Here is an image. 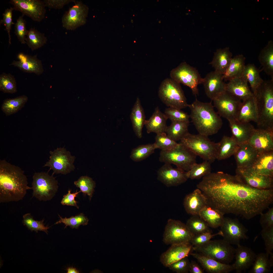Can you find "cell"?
Instances as JSON below:
<instances>
[{
  "instance_id": "11",
  "label": "cell",
  "mask_w": 273,
  "mask_h": 273,
  "mask_svg": "<svg viewBox=\"0 0 273 273\" xmlns=\"http://www.w3.org/2000/svg\"><path fill=\"white\" fill-rule=\"evenodd\" d=\"M50 156L49 161L44 167H48L54 173L66 174L75 169L73 163L75 158L70 152L64 148H57L50 152Z\"/></svg>"
},
{
  "instance_id": "46",
  "label": "cell",
  "mask_w": 273,
  "mask_h": 273,
  "mask_svg": "<svg viewBox=\"0 0 273 273\" xmlns=\"http://www.w3.org/2000/svg\"><path fill=\"white\" fill-rule=\"evenodd\" d=\"M154 143L157 149L163 151L171 150L177 148L180 145L179 143H177L169 137L165 132L156 134Z\"/></svg>"
},
{
  "instance_id": "55",
  "label": "cell",
  "mask_w": 273,
  "mask_h": 273,
  "mask_svg": "<svg viewBox=\"0 0 273 273\" xmlns=\"http://www.w3.org/2000/svg\"><path fill=\"white\" fill-rule=\"evenodd\" d=\"M13 10V8L11 7L6 9L3 14V19L0 21V24H2L4 26L5 28V30L8 34L9 45L11 43L10 31L11 27L12 25L15 24L12 20V11Z\"/></svg>"
},
{
  "instance_id": "58",
  "label": "cell",
  "mask_w": 273,
  "mask_h": 273,
  "mask_svg": "<svg viewBox=\"0 0 273 273\" xmlns=\"http://www.w3.org/2000/svg\"><path fill=\"white\" fill-rule=\"evenodd\" d=\"M75 0H44L43 1L46 7L50 8L60 9L65 5L71 2H76Z\"/></svg>"
},
{
  "instance_id": "7",
  "label": "cell",
  "mask_w": 273,
  "mask_h": 273,
  "mask_svg": "<svg viewBox=\"0 0 273 273\" xmlns=\"http://www.w3.org/2000/svg\"><path fill=\"white\" fill-rule=\"evenodd\" d=\"M194 250L222 263L229 264L234 257L235 249L224 239L210 240L194 247Z\"/></svg>"
},
{
  "instance_id": "54",
  "label": "cell",
  "mask_w": 273,
  "mask_h": 273,
  "mask_svg": "<svg viewBox=\"0 0 273 273\" xmlns=\"http://www.w3.org/2000/svg\"><path fill=\"white\" fill-rule=\"evenodd\" d=\"M190 263L186 257L172 264L168 267L177 273H188L189 272Z\"/></svg>"
},
{
  "instance_id": "28",
  "label": "cell",
  "mask_w": 273,
  "mask_h": 273,
  "mask_svg": "<svg viewBox=\"0 0 273 273\" xmlns=\"http://www.w3.org/2000/svg\"><path fill=\"white\" fill-rule=\"evenodd\" d=\"M258 154L257 151L248 143L240 145L234 155L237 168H244L251 167Z\"/></svg>"
},
{
  "instance_id": "34",
  "label": "cell",
  "mask_w": 273,
  "mask_h": 273,
  "mask_svg": "<svg viewBox=\"0 0 273 273\" xmlns=\"http://www.w3.org/2000/svg\"><path fill=\"white\" fill-rule=\"evenodd\" d=\"M245 58L242 54L232 58L231 62L222 75L223 80L229 81L235 78L242 76L245 66Z\"/></svg>"
},
{
  "instance_id": "43",
  "label": "cell",
  "mask_w": 273,
  "mask_h": 273,
  "mask_svg": "<svg viewBox=\"0 0 273 273\" xmlns=\"http://www.w3.org/2000/svg\"><path fill=\"white\" fill-rule=\"evenodd\" d=\"M269 255L266 253H261L256 255L253 267L249 271L250 273H267L272 266L269 259Z\"/></svg>"
},
{
  "instance_id": "42",
  "label": "cell",
  "mask_w": 273,
  "mask_h": 273,
  "mask_svg": "<svg viewBox=\"0 0 273 273\" xmlns=\"http://www.w3.org/2000/svg\"><path fill=\"white\" fill-rule=\"evenodd\" d=\"M186 225L194 235L212 232L207 222L199 215H193L187 221Z\"/></svg>"
},
{
  "instance_id": "48",
  "label": "cell",
  "mask_w": 273,
  "mask_h": 273,
  "mask_svg": "<svg viewBox=\"0 0 273 273\" xmlns=\"http://www.w3.org/2000/svg\"><path fill=\"white\" fill-rule=\"evenodd\" d=\"M0 90L4 93L9 94L17 92L16 82L13 76L4 73L0 75Z\"/></svg>"
},
{
  "instance_id": "56",
  "label": "cell",
  "mask_w": 273,
  "mask_h": 273,
  "mask_svg": "<svg viewBox=\"0 0 273 273\" xmlns=\"http://www.w3.org/2000/svg\"><path fill=\"white\" fill-rule=\"evenodd\" d=\"M261 235L264 242L266 253L269 255L273 250V227L262 229Z\"/></svg>"
},
{
  "instance_id": "15",
  "label": "cell",
  "mask_w": 273,
  "mask_h": 273,
  "mask_svg": "<svg viewBox=\"0 0 273 273\" xmlns=\"http://www.w3.org/2000/svg\"><path fill=\"white\" fill-rule=\"evenodd\" d=\"M220 227L223 239L231 244L237 246L241 240L248 238L247 229L237 219L224 217Z\"/></svg>"
},
{
  "instance_id": "17",
  "label": "cell",
  "mask_w": 273,
  "mask_h": 273,
  "mask_svg": "<svg viewBox=\"0 0 273 273\" xmlns=\"http://www.w3.org/2000/svg\"><path fill=\"white\" fill-rule=\"evenodd\" d=\"M236 173V175L241 181L251 187L259 189H273V177L258 174L251 167L237 168Z\"/></svg>"
},
{
  "instance_id": "31",
  "label": "cell",
  "mask_w": 273,
  "mask_h": 273,
  "mask_svg": "<svg viewBox=\"0 0 273 273\" xmlns=\"http://www.w3.org/2000/svg\"><path fill=\"white\" fill-rule=\"evenodd\" d=\"M167 119L165 113L162 112L158 107H156L149 119L145 121L144 125L147 133L154 132L157 134L165 132L167 127Z\"/></svg>"
},
{
  "instance_id": "44",
  "label": "cell",
  "mask_w": 273,
  "mask_h": 273,
  "mask_svg": "<svg viewBox=\"0 0 273 273\" xmlns=\"http://www.w3.org/2000/svg\"><path fill=\"white\" fill-rule=\"evenodd\" d=\"M211 164L206 161L199 164L195 163L190 170L187 171L188 178L199 179L209 174L211 172Z\"/></svg>"
},
{
  "instance_id": "18",
  "label": "cell",
  "mask_w": 273,
  "mask_h": 273,
  "mask_svg": "<svg viewBox=\"0 0 273 273\" xmlns=\"http://www.w3.org/2000/svg\"><path fill=\"white\" fill-rule=\"evenodd\" d=\"M158 179L168 187L176 186L186 182L188 179L187 171L174 168L171 164H165L158 170Z\"/></svg>"
},
{
  "instance_id": "57",
  "label": "cell",
  "mask_w": 273,
  "mask_h": 273,
  "mask_svg": "<svg viewBox=\"0 0 273 273\" xmlns=\"http://www.w3.org/2000/svg\"><path fill=\"white\" fill-rule=\"evenodd\" d=\"M260 215V224L262 229L273 227V208H269L265 213H262Z\"/></svg>"
},
{
  "instance_id": "52",
  "label": "cell",
  "mask_w": 273,
  "mask_h": 273,
  "mask_svg": "<svg viewBox=\"0 0 273 273\" xmlns=\"http://www.w3.org/2000/svg\"><path fill=\"white\" fill-rule=\"evenodd\" d=\"M24 16L22 15L17 19L15 24V33L20 43L25 44L26 43V40L28 30L26 28V21Z\"/></svg>"
},
{
  "instance_id": "8",
  "label": "cell",
  "mask_w": 273,
  "mask_h": 273,
  "mask_svg": "<svg viewBox=\"0 0 273 273\" xmlns=\"http://www.w3.org/2000/svg\"><path fill=\"white\" fill-rule=\"evenodd\" d=\"M179 144L178 147L171 150L161 151L159 161L165 164L175 165L177 168L188 171L196 163L197 156L187 148Z\"/></svg>"
},
{
  "instance_id": "9",
  "label": "cell",
  "mask_w": 273,
  "mask_h": 273,
  "mask_svg": "<svg viewBox=\"0 0 273 273\" xmlns=\"http://www.w3.org/2000/svg\"><path fill=\"white\" fill-rule=\"evenodd\" d=\"M58 184L55 178L48 173H35L33 176L32 183L33 196L40 201L50 200L57 191Z\"/></svg>"
},
{
  "instance_id": "37",
  "label": "cell",
  "mask_w": 273,
  "mask_h": 273,
  "mask_svg": "<svg viewBox=\"0 0 273 273\" xmlns=\"http://www.w3.org/2000/svg\"><path fill=\"white\" fill-rule=\"evenodd\" d=\"M262 70L273 79V43L272 41L261 50L258 57Z\"/></svg>"
},
{
  "instance_id": "36",
  "label": "cell",
  "mask_w": 273,
  "mask_h": 273,
  "mask_svg": "<svg viewBox=\"0 0 273 273\" xmlns=\"http://www.w3.org/2000/svg\"><path fill=\"white\" fill-rule=\"evenodd\" d=\"M198 215L213 228L220 227L224 218L223 214L208 204L201 210Z\"/></svg>"
},
{
  "instance_id": "12",
  "label": "cell",
  "mask_w": 273,
  "mask_h": 273,
  "mask_svg": "<svg viewBox=\"0 0 273 273\" xmlns=\"http://www.w3.org/2000/svg\"><path fill=\"white\" fill-rule=\"evenodd\" d=\"M194 235L186 224L179 220L170 219L165 227L163 241L167 245L190 242Z\"/></svg>"
},
{
  "instance_id": "47",
  "label": "cell",
  "mask_w": 273,
  "mask_h": 273,
  "mask_svg": "<svg viewBox=\"0 0 273 273\" xmlns=\"http://www.w3.org/2000/svg\"><path fill=\"white\" fill-rule=\"evenodd\" d=\"M44 219L38 221L35 220L31 213H27L23 216L22 222L24 225L31 231H33L38 233L39 231H42L48 234V230L50 227L46 226L43 223Z\"/></svg>"
},
{
  "instance_id": "60",
  "label": "cell",
  "mask_w": 273,
  "mask_h": 273,
  "mask_svg": "<svg viewBox=\"0 0 273 273\" xmlns=\"http://www.w3.org/2000/svg\"><path fill=\"white\" fill-rule=\"evenodd\" d=\"M189 272L190 273H204V270L198 263L192 260L190 263Z\"/></svg>"
},
{
  "instance_id": "13",
  "label": "cell",
  "mask_w": 273,
  "mask_h": 273,
  "mask_svg": "<svg viewBox=\"0 0 273 273\" xmlns=\"http://www.w3.org/2000/svg\"><path fill=\"white\" fill-rule=\"evenodd\" d=\"M214 106L218 114L228 121L237 119L242 101L235 96L225 92L214 99Z\"/></svg>"
},
{
  "instance_id": "21",
  "label": "cell",
  "mask_w": 273,
  "mask_h": 273,
  "mask_svg": "<svg viewBox=\"0 0 273 273\" xmlns=\"http://www.w3.org/2000/svg\"><path fill=\"white\" fill-rule=\"evenodd\" d=\"M247 143L258 153L273 150V131L255 129Z\"/></svg>"
},
{
  "instance_id": "6",
  "label": "cell",
  "mask_w": 273,
  "mask_h": 273,
  "mask_svg": "<svg viewBox=\"0 0 273 273\" xmlns=\"http://www.w3.org/2000/svg\"><path fill=\"white\" fill-rule=\"evenodd\" d=\"M159 97L168 107L181 109L188 107L186 97L180 84L171 78H166L161 83L158 91Z\"/></svg>"
},
{
  "instance_id": "40",
  "label": "cell",
  "mask_w": 273,
  "mask_h": 273,
  "mask_svg": "<svg viewBox=\"0 0 273 273\" xmlns=\"http://www.w3.org/2000/svg\"><path fill=\"white\" fill-rule=\"evenodd\" d=\"M28 97L22 95L12 99H5L1 106V109L6 116L15 113L20 110L28 100Z\"/></svg>"
},
{
  "instance_id": "20",
  "label": "cell",
  "mask_w": 273,
  "mask_h": 273,
  "mask_svg": "<svg viewBox=\"0 0 273 273\" xmlns=\"http://www.w3.org/2000/svg\"><path fill=\"white\" fill-rule=\"evenodd\" d=\"M224 81L222 75L215 71L208 73L203 78L202 84L205 93L212 101L226 92V83Z\"/></svg>"
},
{
  "instance_id": "53",
  "label": "cell",
  "mask_w": 273,
  "mask_h": 273,
  "mask_svg": "<svg viewBox=\"0 0 273 273\" xmlns=\"http://www.w3.org/2000/svg\"><path fill=\"white\" fill-rule=\"evenodd\" d=\"M218 235L222 236V233L221 230L215 234H212V232H209L194 235L190 243L194 247L199 246L207 242L214 236Z\"/></svg>"
},
{
  "instance_id": "4",
  "label": "cell",
  "mask_w": 273,
  "mask_h": 273,
  "mask_svg": "<svg viewBox=\"0 0 273 273\" xmlns=\"http://www.w3.org/2000/svg\"><path fill=\"white\" fill-rule=\"evenodd\" d=\"M254 95L257 109L258 128L273 131V79L263 80Z\"/></svg>"
},
{
  "instance_id": "23",
  "label": "cell",
  "mask_w": 273,
  "mask_h": 273,
  "mask_svg": "<svg viewBox=\"0 0 273 273\" xmlns=\"http://www.w3.org/2000/svg\"><path fill=\"white\" fill-rule=\"evenodd\" d=\"M195 258L203 269L210 273H228L234 270L233 264L218 261L200 253H192L190 255Z\"/></svg>"
},
{
  "instance_id": "24",
  "label": "cell",
  "mask_w": 273,
  "mask_h": 273,
  "mask_svg": "<svg viewBox=\"0 0 273 273\" xmlns=\"http://www.w3.org/2000/svg\"><path fill=\"white\" fill-rule=\"evenodd\" d=\"M237 246L234 255L235 261L233 265L236 272L240 273L253 265L256 255L250 248L240 244Z\"/></svg>"
},
{
  "instance_id": "51",
  "label": "cell",
  "mask_w": 273,
  "mask_h": 273,
  "mask_svg": "<svg viewBox=\"0 0 273 273\" xmlns=\"http://www.w3.org/2000/svg\"><path fill=\"white\" fill-rule=\"evenodd\" d=\"M165 114L168 119L173 121H189L190 115L181 109L168 107L165 111Z\"/></svg>"
},
{
  "instance_id": "35",
  "label": "cell",
  "mask_w": 273,
  "mask_h": 273,
  "mask_svg": "<svg viewBox=\"0 0 273 273\" xmlns=\"http://www.w3.org/2000/svg\"><path fill=\"white\" fill-rule=\"evenodd\" d=\"M239 146L232 136H224L218 142L216 159L224 160L234 155Z\"/></svg>"
},
{
  "instance_id": "30",
  "label": "cell",
  "mask_w": 273,
  "mask_h": 273,
  "mask_svg": "<svg viewBox=\"0 0 273 273\" xmlns=\"http://www.w3.org/2000/svg\"><path fill=\"white\" fill-rule=\"evenodd\" d=\"M258 111L256 98L254 95L242 101L237 119L243 122L256 123Z\"/></svg>"
},
{
  "instance_id": "2",
  "label": "cell",
  "mask_w": 273,
  "mask_h": 273,
  "mask_svg": "<svg viewBox=\"0 0 273 273\" xmlns=\"http://www.w3.org/2000/svg\"><path fill=\"white\" fill-rule=\"evenodd\" d=\"M27 179L19 167L5 160L0 161V202L17 201L21 200L27 190Z\"/></svg>"
},
{
  "instance_id": "22",
  "label": "cell",
  "mask_w": 273,
  "mask_h": 273,
  "mask_svg": "<svg viewBox=\"0 0 273 273\" xmlns=\"http://www.w3.org/2000/svg\"><path fill=\"white\" fill-rule=\"evenodd\" d=\"M17 58L19 60L13 61L10 65L17 67L25 72L34 73L38 75L43 72L41 61L36 55L32 56L21 52L17 55Z\"/></svg>"
},
{
  "instance_id": "10",
  "label": "cell",
  "mask_w": 273,
  "mask_h": 273,
  "mask_svg": "<svg viewBox=\"0 0 273 273\" xmlns=\"http://www.w3.org/2000/svg\"><path fill=\"white\" fill-rule=\"evenodd\" d=\"M170 76L171 78L178 83L189 87L194 95L198 94V86L202 84L203 78L195 68L185 62H183L171 70Z\"/></svg>"
},
{
  "instance_id": "41",
  "label": "cell",
  "mask_w": 273,
  "mask_h": 273,
  "mask_svg": "<svg viewBox=\"0 0 273 273\" xmlns=\"http://www.w3.org/2000/svg\"><path fill=\"white\" fill-rule=\"evenodd\" d=\"M47 39L43 33L34 28H31L27 33L26 43L32 51L38 49L46 44Z\"/></svg>"
},
{
  "instance_id": "3",
  "label": "cell",
  "mask_w": 273,
  "mask_h": 273,
  "mask_svg": "<svg viewBox=\"0 0 273 273\" xmlns=\"http://www.w3.org/2000/svg\"><path fill=\"white\" fill-rule=\"evenodd\" d=\"M188 107L190 110V118L198 133L212 135L221 127L222 120L215 111L211 102H204L196 99Z\"/></svg>"
},
{
  "instance_id": "49",
  "label": "cell",
  "mask_w": 273,
  "mask_h": 273,
  "mask_svg": "<svg viewBox=\"0 0 273 273\" xmlns=\"http://www.w3.org/2000/svg\"><path fill=\"white\" fill-rule=\"evenodd\" d=\"M59 216L60 219L55 224L62 223L64 224L65 225V228L69 226L72 229H78L79 226L81 225H87L88 222V219L82 213L68 218L66 217L63 218L59 215Z\"/></svg>"
},
{
  "instance_id": "32",
  "label": "cell",
  "mask_w": 273,
  "mask_h": 273,
  "mask_svg": "<svg viewBox=\"0 0 273 273\" xmlns=\"http://www.w3.org/2000/svg\"><path fill=\"white\" fill-rule=\"evenodd\" d=\"M232 56L229 48L218 49L215 52L213 59L209 64L215 71L223 75L229 66Z\"/></svg>"
},
{
  "instance_id": "25",
  "label": "cell",
  "mask_w": 273,
  "mask_h": 273,
  "mask_svg": "<svg viewBox=\"0 0 273 273\" xmlns=\"http://www.w3.org/2000/svg\"><path fill=\"white\" fill-rule=\"evenodd\" d=\"M232 133V136L239 145L247 143L255 129L250 122L237 119L229 121Z\"/></svg>"
},
{
  "instance_id": "19",
  "label": "cell",
  "mask_w": 273,
  "mask_h": 273,
  "mask_svg": "<svg viewBox=\"0 0 273 273\" xmlns=\"http://www.w3.org/2000/svg\"><path fill=\"white\" fill-rule=\"evenodd\" d=\"M193 251V246L190 242L172 244L161 255L160 261L164 266L168 267L172 264L190 255Z\"/></svg>"
},
{
  "instance_id": "26",
  "label": "cell",
  "mask_w": 273,
  "mask_h": 273,
  "mask_svg": "<svg viewBox=\"0 0 273 273\" xmlns=\"http://www.w3.org/2000/svg\"><path fill=\"white\" fill-rule=\"evenodd\" d=\"M207 204L206 197L198 188L186 195L184 200L185 210L192 216L198 215L200 211Z\"/></svg>"
},
{
  "instance_id": "45",
  "label": "cell",
  "mask_w": 273,
  "mask_h": 273,
  "mask_svg": "<svg viewBox=\"0 0 273 273\" xmlns=\"http://www.w3.org/2000/svg\"><path fill=\"white\" fill-rule=\"evenodd\" d=\"M156 149L154 143L140 145L132 150L130 157L134 161L140 162L150 156Z\"/></svg>"
},
{
  "instance_id": "59",
  "label": "cell",
  "mask_w": 273,
  "mask_h": 273,
  "mask_svg": "<svg viewBox=\"0 0 273 273\" xmlns=\"http://www.w3.org/2000/svg\"><path fill=\"white\" fill-rule=\"evenodd\" d=\"M77 190L75 192L71 193V190H69L68 193L63 196L61 203L63 205L74 206L79 209V207L77 204V202L75 200V198L81 191L77 192Z\"/></svg>"
},
{
  "instance_id": "5",
  "label": "cell",
  "mask_w": 273,
  "mask_h": 273,
  "mask_svg": "<svg viewBox=\"0 0 273 273\" xmlns=\"http://www.w3.org/2000/svg\"><path fill=\"white\" fill-rule=\"evenodd\" d=\"M180 141V144L204 161L211 163L216 159L218 143L211 141L208 136L188 132Z\"/></svg>"
},
{
  "instance_id": "61",
  "label": "cell",
  "mask_w": 273,
  "mask_h": 273,
  "mask_svg": "<svg viewBox=\"0 0 273 273\" xmlns=\"http://www.w3.org/2000/svg\"><path fill=\"white\" fill-rule=\"evenodd\" d=\"M67 273H79V271L76 268L73 267H69L66 269Z\"/></svg>"
},
{
  "instance_id": "27",
  "label": "cell",
  "mask_w": 273,
  "mask_h": 273,
  "mask_svg": "<svg viewBox=\"0 0 273 273\" xmlns=\"http://www.w3.org/2000/svg\"><path fill=\"white\" fill-rule=\"evenodd\" d=\"M225 90L242 101L254 95L249 88L247 81L242 76L229 81L226 83Z\"/></svg>"
},
{
  "instance_id": "50",
  "label": "cell",
  "mask_w": 273,
  "mask_h": 273,
  "mask_svg": "<svg viewBox=\"0 0 273 273\" xmlns=\"http://www.w3.org/2000/svg\"><path fill=\"white\" fill-rule=\"evenodd\" d=\"M74 184L80 188L81 192L87 195L91 199L95 186V183L91 178L86 176H82L74 181Z\"/></svg>"
},
{
  "instance_id": "1",
  "label": "cell",
  "mask_w": 273,
  "mask_h": 273,
  "mask_svg": "<svg viewBox=\"0 0 273 273\" xmlns=\"http://www.w3.org/2000/svg\"><path fill=\"white\" fill-rule=\"evenodd\" d=\"M207 204L223 214L250 219L260 215L273 202V190L259 189L243 183L235 175L211 172L197 185Z\"/></svg>"
},
{
  "instance_id": "29",
  "label": "cell",
  "mask_w": 273,
  "mask_h": 273,
  "mask_svg": "<svg viewBox=\"0 0 273 273\" xmlns=\"http://www.w3.org/2000/svg\"><path fill=\"white\" fill-rule=\"evenodd\" d=\"M251 168L258 174L273 177V150L258 153Z\"/></svg>"
},
{
  "instance_id": "16",
  "label": "cell",
  "mask_w": 273,
  "mask_h": 273,
  "mask_svg": "<svg viewBox=\"0 0 273 273\" xmlns=\"http://www.w3.org/2000/svg\"><path fill=\"white\" fill-rule=\"evenodd\" d=\"M10 3L14 10L19 11L33 20L39 22L45 17L46 6L43 1L40 0H11Z\"/></svg>"
},
{
  "instance_id": "38",
  "label": "cell",
  "mask_w": 273,
  "mask_h": 273,
  "mask_svg": "<svg viewBox=\"0 0 273 273\" xmlns=\"http://www.w3.org/2000/svg\"><path fill=\"white\" fill-rule=\"evenodd\" d=\"M165 132L172 139L176 142L180 141L189 132V121H171Z\"/></svg>"
},
{
  "instance_id": "33",
  "label": "cell",
  "mask_w": 273,
  "mask_h": 273,
  "mask_svg": "<svg viewBox=\"0 0 273 273\" xmlns=\"http://www.w3.org/2000/svg\"><path fill=\"white\" fill-rule=\"evenodd\" d=\"M143 109L139 98L138 97L132 108L130 118L133 130L139 138L142 136V130L145 121Z\"/></svg>"
},
{
  "instance_id": "14",
  "label": "cell",
  "mask_w": 273,
  "mask_h": 273,
  "mask_svg": "<svg viewBox=\"0 0 273 273\" xmlns=\"http://www.w3.org/2000/svg\"><path fill=\"white\" fill-rule=\"evenodd\" d=\"M89 9L80 1H76L74 4L66 12L62 18L63 27L68 30H74L84 25L86 21Z\"/></svg>"
},
{
  "instance_id": "39",
  "label": "cell",
  "mask_w": 273,
  "mask_h": 273,
  "mask_svg": "<svg viewBox=\"0 0 273 273\" xmlns=\"http://www.w3.org/2000/svg\"><path fill=\"white\" fill-rule=\"evenodd\" d=\"M260 73L259 70L254 64L245 65L242 76L249 83L254 95L263 80L261 77Z\"/></svg>"
}]
</instances>
